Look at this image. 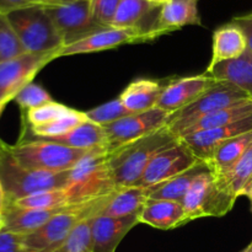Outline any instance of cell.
<instances>
[{"instance_id":"cell-1","label":"cell","mask_w":252,"mask_h":252,"mask_svg":"<svg viewBox=\"0 0 252 252\" xmlns=\"http://www.w3.org/2000/svg\"><path fill=\"white\" fill-rule=\"evenodd\" d=\"M179 140L167 127L107 152L108 166L116 189L135 186L152 160Z\"/></svg>"},{"instance_id":"cell-2","label":"cell","mask_w":252,"mask_h":252,"mask_svg":"<svg viewBox=\"0 0 252 252\" xmlns=\"http://www.w3.org/2000/svg\"><path fill=\"white\" fill-rule=\"evenodd\" d=\"M70 177V170L49 172L29 169L20 164L6 143L0 140V182L4 189L6 202L42 191L65 189Z\"/></svg>"},{"instance_id":"cell-3","label":"cell","mask_w":252,"mask_h":252,"mask_svg":"<svg viewBox=\"0 0 252 252\" xmlns=\"http://www.w3.org/2000/svg\"><path fill=\"white\" fill-rule=\"evenodd\" d=\"M70 204L93 201L116 191L108 166L107 150L97 149L84 157L73 169L65 187Z\"/></svg>"},{"instance_id":"cell-4","label":"cell","mask_w":252,"mask_h":252,"mask_svg":"<svg viewBox=\"0 0 252 252\" xmlns=\"http://www.w3.org/2000/svg\"><path fill=\"white\" fill-rule=\"evenodd\" d=\"M9 148L21 165L49 172L69 171L84 157L94 152L74 149L61 143L37 138H20L16 144L9 145Z\"/></svg>"},{"instance_id":"cell-5","label":"cell","mask_w":252,"mask_h":252,"mask_svg":"<svg viewBox=\"0 0 252 252\" xmlns=\"http://www.w3.org/2000/svg\"><path fill=\"white\" fill-rule=\"evenodd\" d=\"M26 52L62 51L63 39L44 5L25 7L6 15Z\"/></svg>"},{"instance_id":"cell-6","label":"cell","mask_w":252,"mask_h":252,"mask_svg":"<svg viewBox=\"0 0 252 252\" xmlns=\"http://www.w3.org/2000/svg\"><path fill=\"white\" fill-rule=\"evenodd\" d=\"M236 199L216 181L208 167L193 180L181 203L189 223L204 217H224L231 211Z\"/></svg>"},{"instance_id":"cell-7","label":"cell","mask_w":252,"mask_h":252,"mask_svg":"<svg viewBox=\"0 0 252 252\" xmlns=\"http://www.w3.org/2000/svg\"><path fill=\"white\" fill-rule=\"evenodd\" d=\"M248 101H252V98L240 88L229 81H217L197 100L171 115L167 128L175 135L180 128L185 127L198 118L211 115L221 108L230 107Z\"/></svg>"},{"instance_id":"cell-8","label":"cell","mask_w":252,"mask_h":252,"mask_svg":"<svg viewBox=\"0 0 252 252\" xmlns=\"http://www.w3.org/2000/svg\"><path fill=\"white\" fill-rule=\"evenodd\" d=\"M61 51L44 53H26L0 63V103L6 105L17 94L32 83L34 76L54 59Z\"/></svg>"},{"instance_id":"cell-9","label":"cell","mask_w":252,"mask_h":252,"mask_svg":"<svg viewBox=\"0 0 252 252\" xmlns=\"http://www.w3.org/2000/svg\"><path fill=\"white\" fill-rule=\"evenodd\" d=\"M170 118L171 113L155 107L145 112L132 113L116 122L102 126L107 139V152L167 127Z\"/></svg>"},{"instance_id":"cell-10","label":"cell","mask_w":252,"mask_h":252,"mask_svg":"<svg viewBox=\"0 0 252 252\" xmlns=\"http://www.w3.org/2000/svg\"><path fill=\"white\" fill-rule=\"evenodd\" d=\"M47 12L58 30L64 47L76 43L100 30L106 29L95 21L90 1L76 0L66 5L46 6Z\"/></svg>"},{"instance_id":"cell-11","label":"cell","mask_w":252,"mask_h":252,"mask_svg":"<svg viewBox=\"0 0 252 252\" xmlns=\"http://www.w3.org/2000/svg\"><path fill=\"white\" fill-rule=\"evenodd\" d=\"M199 162L201 161L197 159L191 149L181 139H179L174 145L160 152L152 160L135 186H159L174 179L177 175L187 171Z\"/></svg>"},{"instance_id":"cell-12","label":"cell","mask_w":252,"mask_h":252,"mask_svg":"<svg viewBox=\"0 0 252 252\" xmlns=\"http://www.w3.org/2000/svg\"><path fill=\"white\" fill-rule=\"evenodd\" d=\"M158 34L153 30L147 29H116V27H106L95 32L91 36L64 47L61 51V57L74 56V54L95 53V52L107 51L116 48L123 44L142 43V42L154 41Z\"/></svg>"},{"instance_id":"cell-13","label":"cell","mask_w":252,"mask_h":252,"mask_svg":"<svg viewBox=\"0 0 252 252\" xmlns=\"http://www.w3.org/2000/svg\"><path fill=\"white\" fill-rule=\"evenodd\" d=\"M217 81L218 80L204 73L201 75L175 79L167 85H164V90L158 101L157 108L174 115L175 112L197 100Z\"/></svg>"},{"instance_id":"cell-14","label":"cell","mask_w":252,"mask_h":252,"mask_svg":"<svg viewBox=\"0 0 252 252\" xmlns=\"http://www.w3.org/2000/svg\"><path fill=\"white\" fill-rule=\"evenodd\" d=\"M252 130V116L245 120L238 121L231 125L223 126L213 129L202 130V132L192 133L180 138L191 152L196 155L199 161L207 162L212 158L217 148L230 138Z\"/></svg>"},{"instance_id":"cell-15","label":"cell","mask_w":252,"mask_h":252,"mask_svg":"<svg viewBox=\"0 0 252 252\" xmlns=\"http://www.w3.org/2000/svg\"><path fill=\"white\" fill-rule=\"evenodd\" d=\"M199 1L201 0H169L160 6L157 21L150 30L160 37L185 26H202Z\"/></svg>"},{"instance_id":"cell-16","label":"cell","mask_w":252,"mask_h":252,"mask_svg":"<svg viewBox=\"0 0 252 252\" xmlns=\"http://www.w3.org/2000/svg\"><path fill=\"white\" fill-rule=\"evenodd\" d=\"M139 224V216L95 217L93 221V252H115L125 236Z\"/></svg>"},{"instance_id":"cell-17","label":"cell","mask_w":252,"mask_h":252,"mask_svg":"<svg viewBox=\"0 0 252 252\" xmlns=\"http://www.w3.org/2000/svg\"><path fill=\"white\" fill-rule=\"evenodd\" d=\"M65 208V207H64ZM32 209L22 208L6 202L2 211V228L20 235H27L46 224L52 217L58 214L62 209Z\"/></svg>"},{"instance_id":"cell-18","label":"cell","mask_w":252,"mask_h":252,"mask_svg":"<svg viewBox=\"0 0 252 252\" xmlns=\"http://www.w3.org/2000/svg\"><path fill=\"white\" fill-rule=\"evenodd\" d=\"M139 223L160 230H170L187 224L181 202L149 199L139 214Z\"/></svg>"},{"instance_id":"cell-19","label":"cell","mask_w":252,"mask_h":252,"mask_svg":"<svg viewBox=\"0 0 252 252\" xmlns=\"http://www.w3.org/2000/svg\"><path fill=\"white\" fill-rule=\"evenodd\" d=\"M246 49L248 43L243 30L235 22H228L214 31L212 58L208 68H212L221 62L238 58Z\"/></svg>"},{"instance_id":"cell-20","label":"cell","mask_w":252,"mask_h":252,"mask_svg":"<svg viewBox=\"0 0 252 252\" xmlns=\"http://www.w3.org/2000/svg\"><path fill=\"white\" fill-rule=\"evenodd\" d=\"M154 187H126L116 189L108 198L107 204L101 212L102 216L110 217H129L139 216L142 209L149 201L150 196L155 191Z\"/></svg>"},{"instance_id":"cell-21","label":"cell","mask_w":252,"mask_h":252,"mask_svg":"<svg viewBox=\"0 0 252 252\" xmlns=\"http://www.w3.org/2000/svg\"><path fill=\"white\" fill-rule=\"evenodd\" d=\"M204 74L218 81L234 84L252 98V53L248 49L238 58L207 68Z\"/></svg>"},{"instance_id":"cell-22","label":"cell","mask_w":252,"mask_h":252,"mask_svg":"<svg viewBox=\"0 0 252 252\" xmlns=\"http://www.w3.org/2000/svg\"><path fill=\"white\" fill-rule=\"evenodd\" d=\"M164 85L152 79H137L132 81L122 94L120 100L129 112L140 113L157 107Z\"/></svg>"},{"instance_id":"cell-23","label":"cell","mask_w":252,"mask_h":252,"mask_svg":"<svg viewBox=\"0 0 252 252\" xmlns=\"http://www.w3.org/2000/svg\"><path fill=\"white\" fill-rule=\"evenodd\" d=\"M252 116V101L248 102L239 103V105L230 106V107L221 108V110L216 111V112L207 115L204 117L198 118L193 122L189 123L185 127L180 128L175 135L177 138H182L185 135L192 134L196 132H202V130L213 129V128L223 127V126L231 125L238 121L245 120V118Z\"/></svg>"},{"instance_id":"cell-24","label":"cell","mask_w":252,"mask_h":252,"mask_svg":"<svg viewBox=\"0 0 252 252\" xmlns=\"http://www.w3.org/2000/svg\"><path fill=\"white\" fill-rule=\"evenodd\" d=\"M252 144V130L221 143L206 162L214 177L228 174Z\"/></svg>"},{"instance_id":"cell-25","label":"cell","mask_w":252,"mask_h":252,"mask_svg":"<svg viewBox=\"0 0 252 252\" xmlns=\"http://www.w3.org/2000/svg\"><path fill=\"white\" fill-rule=\"evenodd\" d=\"M51 142L61 143L66 147L74 148L80 150H96L106 149L107 150V139H106L105 130L102 126H98L86 118L83 123L71 129L70 132L65 133L59 137L51 138Z\"/></svg>"},{"instance_id":"cell-26","label":"cell","mask_w":252,"mask_h":252,"mask_svg":"<svg viewBox=\"0 0 252 252\" xmlns=\"http://www.w3.org/2000/svg\"><path fill=\"white\" fill-rule=\"evenodd\" d=\"M158 7L148 0H121L111 27L143 29L142 22Z\"/></svg>"},{"instance_id":"cell-27","label":"cell","mask_w":252,"mask_h":252,"mask_svg":"<svg viewBox=\"0 0 252 252\" xmlns=\"http://www.w3.org/2000/svg\"><path fill=\"white\" fill-rule=\"evenodd\" d=\"M206 169H208V165L203 161L194 165L187 171L182 172V174L175 176L174 179L157 186L149 199H167V201L181 202L184 197L186 196L193 180Z\"/></svg>"},{"instance_id":"cell-28","label":"cell","mask_w":252,"mask_h":252,"mask_svg":"<svg viewBox=\"0 0 252 252\" xmlns=\"http://www.w3.org/2000/svg\"><path fill=\"white\" fill-rule=\"evenodd\" d=\"M85 112L73 110L69 115L59 117L53 122L47 125L38 126V127H25V133H22L21 138H37V139H51V138L59 137L65 133L70 132L80 123L86 120Z\"/></svg>"},{"instance_id":"cell-29","label":"cell","mask_w":252,"mask_h":252,"mask_svg":"<svg viewBox=\"0 0 252 252\" xmlns=\"http://www.w3.org/2000/svg\"><path fill=\"white\" fill-rule=\"evenodd\" d=\"M214 179L218 184L225 187L234 197H240L244 189L252 181V144L228 174Z\"/></svg>"},{"instance_id":"cell-30","label":"cell","mask_w":252,"mask_h":252,"mask_svg":"<svg viewBox=\"0 0 252 252\" xmlns=\"http://www.w3.org/2000/svg\"><path fill=\"white\" fill-rule=\"evenodd\" d=\"M10 203L22 207V208L32 209H58L71 206L65 189L37 192V193L10 202Z\"/></svg>"},{"instance_id":"cell-31","label":"cell","mask_w":252,"mask_h":252,"mask_svg":"<svg viewBox=\"0 0 252 252\" xmlns=\"http://www.w3.org/2000/svg\"><path fill=\"white\" fill-rule=\"evenodd\" d=\"M95 217L81 220L73 229L63 245L54 252H93V221Z\"/></svg>"},{"instance_id":"cell-32","label":"cell","mask_w":252,"mask_h":252,"mask_svg":"<svg viewBox=\"0 0 252 252\" xmlns=\"http://www.w3.org/2000/svg\"><path fill=\"white\" fill-rule=\"evenodd\" d=\"M26 53L6 15L0 14V63Z\"/></svg>"},{"instance_id":"cell-33","label":"cell","mask_w":252,"mask_h":252,"mask_svg":"<svg viewBox=\"0 0 252 252\" xmlns=\"http://www.w3.org/2000/svg\"><path fill=\"white\" fill-rule=\"evenodd\" d=\"M71 111H73V108L56 102V101H52V102L46 103L41 107L25 111L24 117L26 121V127L32 128L53 122L57 118L69 115Z\"/></svg>"},{"instance_id":"cell-34","label":"cell","mask_w":252,"mask_h":252,"mask_svg":"<svg viewBox=\"0 0 252 252\" xmlns=\"http://www.w3.org/2000/svg\"><path fill=\"white\" fill-rule=\"evenodd\" d=\"M85 115L89 120L93 121L96 125L106 126L108 123L116 122V121L121 120V118L132 115V112H129L125 107L120 97H117L115 100L110 101V102H106L103 105L98 106V107L86 111Z\"/></svg>"},{"instance_id":"cell-35","label":"cell","mask_w":252,"mask_h":252,"mask_svg":"<svg viewBox=\"0 0 252 252\" xmlns=\"http://www.w3.org/2000/svg\"><path fill=\"white\" fill-rule=\"evenodd\" d=\"M52 101H54L52 96L41 85H37L34 83L29 84L15 97V102L24 111L41 107V106L52 102Z\"/></svg>"},{"instance_id":"cell-36","label":"cell","mask_w":252,"mask_h":252,"mask_svg":"<svg viewBox=\"0 0 252 252\" xmlns=\"http://www.w3.org/2000/svg\"><path fill=\"white\" fill-rule=\"evenodd\" d=\"M121 0H90L91 14L97 24L103 27H111Z\"/></svg>"},{"instance_id":"cell-37","label":"cell","mask_w":252,"mask_h":252,"mask_svg":"<svg viewBox=\"0 0 252 252\" xmlns=\"http://www.w3.org/2000/svg\"><path fill=\"white\" fill-rule=\"evenodd\" d=\"M0 252H30L24 244V235L2 228L0 230Z\"/></svg>"},{"instance_id":"cell-38","label":"cell","mask_w":252,"mask_h":252,"mask_svg":"<svg viewBox=\"0 0 252 252\" xmlns=\"http://www.w3.org/2000/svg\"><path fill=\"white\" fill-rule=\"evenodd\" d=\"M42 4L41 0H0V14L7 15L16 10Z\"/></svg>"},{"instance_id":"cell-39","label":"cell","mask_w":252,"mask_h":252,"mask_svg":"<svg viewBox=\"0 0 252 252\" xmlns=\"http://www.w3.org/2000/svg\"><path fill=\"white\" fill-rule=\"evenodd\" d=\"M231 21L235 22L243 30L244 34H245L246 43H248V51H250L252 53V14L236 16Z\"/></svg>"},{"instance_id":"cell-40","label":"cell","mask_w":252,"mask_h":252,"mask_svg":"<svg viewBox=\"0 0 252 252\" xmlns=\"http://www.w3.org/2000/svg\"><path fill=\"white\" fill-rule=\"evenodd\" d=\"M76 1V0H41L42 5L44 6H57V5H66L70 2Z\"/></svg>"},{"instance_id":"cell-41","label":"cell","mask_w":252,"mask_h":252,"mask_svg":"<svg viewBox=\"0 0 252 252\" xmlns=\"http://www.w3.org/2000/svg\"><path fill=\"white\" fill-rule=\"evenodd\" d=\"M5 203H6V197H5L4 189H2L1 182H0V214H1L2 211H4Z\"/></svg>"},{"instance_id":"cell-42","label":"cell","mask_w":252,"mask_h":252,"mask_svg":"<svg viewBox=\"0 0 252 252\" xmlns=\"http://www.w3.org/2000/svg\"><path fill=\"white\" fill-rule=\"evenodd\" d=\"M241 196L248 197V198L251 201V204H252V181L250 182V184H249V186L246 187L245 189H244V192H243V194H241Z\"/></svg>"},{"instance_id":"cell-43","label":"cell","mask_w":252,"mask_h":252,"mask_svg":"<svg viewBox=\"0 0 252 252\" xmlns=\"http://www.w3.org/2000/svg\"><path fill=\"white\" fill-rule=\"evenodd\" d=\"M149 2H152V4L157 5V6H162L164 4H166L169 0H148Z\"/></svg>"},{"instance_id":"cell-44","label":"cell","mask_w":252,"mask_h":252,"mask_svg":"<svg viewBox=\"0 0 252 252\" xmlns=\"http://www.w3.org/2000/svg\"><path fill=\"white\" fill-rule=\"evenodd\" d=\"M2 226H4V223H2V217H1V214H0V230L2 229Z\"/></svg>"},{"instance_id":"cell-45","label":"cell","mask_w":252,"mask_h":252,"mask_svg":"<svg viewBox=\"0 0 252 252\" xmlns=\"http://www.w3.org/2000/svg\"><path fill=\"white\" fill-rule=\"evenodd\" d=\"M4 107H5V105L0 103V115H1V112H2V111H4Z\"/></svg>"},{"instance_id":"cell-46","label":"cell","mask_w":252,"mask_h":252,"mask_svg":"<svg viewBox=\"0 0 252 252\" xmlns=\"http://www.w3.org/2000/svg\"><path fill=\"white\" fill-rule=\"evenodd\" d=\"M250 251H251V248H250V245H249L248 248L245 249V250H243V251H241V252H250Z\"/></svg>"},{"instance_id":"cell-47","label":"cell","mask_w":252,"mask_h":252,"mask_svg":"<svg viewBox=\"0 0 252 252\" xmlns=\"http://www.w3.org/2000/svg\"><path fill=\"white\" fill-rule=\"evenodd\" d=\"M250 248H251V251H250V252H252V243L250 244Z\"/></svg>"},{"instance_id":"cell-48","label":"cell","mask_w":252,"mask_h":252,"mask_svg":"<svg viewBox=\"0 0 252 252\" xmlns=\"http://www.w3.org/2000/svg\"><path fill=\"white\" fill-rule=\"evenodd\" d=\"M86 1H90V0H86Z\"/></svg>"},{"instance_id":"cell-49","label":"cell","mask_w":252,"mask_h":252,"mask_svg":"<svg viewBox=\"0 0 252 252\" xmlns=\"http://www.w3.org/2000/svg\"><path fill=\"white\" fill-rule=\"evenodd\" d=\"M251 14H252V12H251Z\"/></svg>"}]
</instances>
